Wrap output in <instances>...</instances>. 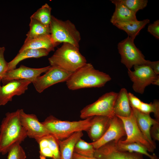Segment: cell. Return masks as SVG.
Masks as SVG:
<instances>
[{
    "label": "cell",
    "instance_id": "14",
    "mask_svg": "<svg viewBox=\"0 0 159 159\" xmlns=\"http://www.w3.org/2000/svg\"><path fill=\"white\" fill-rule=\"evenodd\" d=\"M126 135L122 121L115 115L111 118L109 126L102 137L98 140L91 143L96 150L112 141L117 143L122 137Z\"/></svg>",
    "mask_w": 159,
    "mask_h": 159
},
{
    "label": "cell",
    "instance_id": "13",
    "mask_svg": "<svg viewBox=\"0 0 159 159\" xmlns=\"http://www.w3.org/2000/svg\"><path fill=\"white\" fill-rule=\"evenodd\" d=\"M50 66L45 67L34 68L21 65L17 68L7 71L1 80L3 85L14 80H26L32 83L41 74L46 72Z\"/></svg>",
    "mask_w": 159,
    "mask_h": 159
},
{
    "label": "cell",
    "instance_id": "37",
    "mask_svg": "<svg viewBox=\"0 0 159 159\" xmlns=\"http://www.w3.org/2000/svg\"><path fill=\"white\" fill-rule=\"evenodd\" d=\"M147 65L150 66L154 72L157 75L159 74V61H149Z\"/></svg>",
    "mask_w": 159,
    "mask_h": 159
},
{
    "label": "cell",
    "instance_id": "34",
    "mask_svg": "<svg viewBox=\"0 0 159 159\" xmlns=\"http://www.w3.org/2000/svg\"><path fill=\"white\" fill-rule=\"evenodd\" d=\"M147 31L157 39H159V20H157L148 26Z\"/></svg>",
    "mask_w": 159,
    "mask_h": 159
},
{
    "label": "cell",
    "instance_id": "36",
    "mask_svg": "<svg viewBox=\"0 0 159 159\" xmlns=\"http://www.w3.org/2000/svg\"><path fill=\"white\" fill-rule=\"evenodd\" d=\"M150 134L152 139L154 141L159 140V122L152 126L150 130Z\"/></svg>",
    "mask_w": 159,
    "mask_h": 159
},
{
    "label": "cell",
    "instance_id": "22",
    "mask_svg": "<svg viewBox=\"0 0 159 159\" xmlns=\"http://www.w3.org/2000/svg\"><path fill=\"white\" fill-rule=\"evenodd\" d=\"M49 52L48 50L44 49H29L19 52L16 57L8 62L7 71L16 68L17 64L24 59L29 58H39L47 56Z\"/></svg>",
    "mask_w": 159,
    "mask_h": 159
},
{
    "label": "cell",
    "instance_id": "30",
    "mask_svg": "<svg viewBox=\"0 0 159 159\" xmlns=\"http://www.w3.org/2000/svg\"><path fill=\"white\" fill-rule=\"evenodd\" d=\"M38 143L39 148L40 159H46V158H53V155L49 147L46 136L36 141Z\"/></svg>",
    "mask_w": 159,
    "mask_h": 159
},
{
    "label": "cell",
    "instance_id": "28",
    "mask_svg": "<svg viewBox=\"0 0 159 159\" xmlns=\"http://www.w3.org/2000/svg\"><path fill=\"white\" fill-rule=\"evenodd\" d=\"M140 111L147 114L153 112L155 120L159 121V101L155 100L153 102L150 103L142 102L139 110Z\"/></svg>",
    "mask_w": 159,
    "mask_h": 159
},
{
    "label": "cell",
    "instance_id": "24",
    "mask_svg": "<svg viewBox=\"0 0 159 159\" xmlns=\"http://www.w3.org/2000/svg\"><path fill=\"white\" fill-rule=\"evenodd\" d=\"M30 18L29 30L26 34L24 42L40 36L50 34L49 26L45 25L33 18Z\"/></svg>",
    "mask_w": 159,
    "mask_h": 159
},
{
    "label": "cell",
    "instance_id": "5",
    "mask_svg": "<svg viewBox=\"0 0 159 159\" xmlns=\"http://www.w3.org/2000/svg\"><path fill=\"white\" fill-rule=\"evenodd\" d=\"M49 26L51 37L56 46L68 43L79 48L80 33L70 21H63L52 15Z\"/></svg>",
    "mask_w": 159,
    "mask_h": 159
},
{
    "label": "cell",
    "instance_id": "26",
    "mask_svg": "<svg viewBox=\"0 0 159 159\" xmlns=\"http://www.w3.org/2000/svg\"><path fill=\"white\" fill-rule=\"evenodd\" d=\"M52 8L47 4H45L38 9L30 17L42 24L49 26L52 15Z\"/></svg>",
    "mask_w": 159,
    "mask_h": 159
},
{
    "label": "cell",
    "instance_id": "19",
    "mask_svg": "<svg viewBox=\"0 0 159 159\" xmlns=\"http://www.w3.org/2000/svg\"><path fill=\"white\" fill-rule=\"evenodd\" d=\"M128 93L125 88H122L117 93L114 106V112L115 115L127 117L131 115L132 109L129 100Z\"/></svg>",
    "mask_w": 159,
    "mask_h": 159
},
{
    "label": "cell",
    "instance_id": "39",
    "mask_svg": "<svg viewBox=\"0 0 159 159\" xmlns=\"http://www.w3.org/2000/svg\"><path fill=\"white\" fill-rule=\"evenodd\" d=\"M152 85L159 86V78L156 80L152 83Z\"/></svg>",
    "mask_w": 159,
    "mask_h": 159
},
{
    "label": "cell",
    "instance_id": "7",
    "mask_svg": "<svg viewBox=\"0 0 159 159\" xmlns=\"http://www.w3.org/2000/svg\"><path fill=\"white\" fill-rule=\"evenodd\" d=\"M117 49L121 56V62L128 69H130L135 65H148L149 60L145 59L144 55L135 45L134 41L129 37L118 43Z\"/></svg>",
    "mask_w": 159,
    "mask_h": 159
},
{
    "label": "cell",
    "instance_id": "3",
    "mask_svg": "<svg viewBox=\"0 0 159 159\" xmlns=\"http://www.w3.org/2000/svg\"><path fill=\"white\" fill-rule=\"evenodd\" d=\"M50 66L72 73L87 63L79 48L68 43H63L49 58Z\"/></svg>",
    "mask_w": 159,
    "mask_h": 159
},
{
    "label": "cell",
    "instance_id": "41",
    "mask_svg": "<svg viewBox=\"0 0 159 159\" xmlns=\"http://www.w3.org/2000/svg\"><path fill=\"white\" fill-rule=\"evenodd\" d=\"M1 81V79L0 78V87L1 86L0 85V82Z\"/></svg>",
    "mask_w": 159,
    "mask_h": 159
},
{
    "label": "cell",
    "instance_id": "8",
    "mask_svg": "<svg viewBox=\"0 0 159 159\" xmlns=\"http://www.w3.org/2000/svg\"><path fill=\"white\" fill-rule=\"evenodd\" d=\"M134 71L128 69V76L133 82L132 88L136 92L143 94L145 87L159 78L151 67L146 65L133 66Z\"/></svg>",
    "mask_w": 159,
    "mask_h": 159
},
{
    "label": "cell",
    "instance_id": "16",
    "mask_svg": "<svg viewBox=\"0 0 159 159\" xmlns=\"http://www.w3.org/2000/svg\"><path fill=\"white\" fill-rule=\"evenodd\" d=\"M131 108L139 129L148 141L156 148V144L151 137L150 130L152 126L159 121L152 118L150 114L144 113L132 107Z\"/></svg>",
    "mask_w": 159,
    "mask_h": 159
},
{
    "label": "cell",
    "instance_id": "15",
    "mask_svg": "<svg viewBox=\"0 0 159 159\" xmlns=\"http://www.w3.org/2000/svg\"><path fill=\"white\" fill-rule=\"evenodd\" d=\"M32 82L26 80H14L0 87V106L12 100L13 97L24 94Z\"/></svg>",
    "mask_w": 159,
    "mask_h": 159
},
{
    "label": "cell",
    "instance_id": "9",
    "mask_svg": "<svg viewBox=\"0 0 159 159\" xmlns=\"http://www.w3.org/2000/svg\"><path fill=\"white\" fill-rule=\"evenodd\" d=\"M117 116L122 121L127 136L125 140H120L122 142L124 143H138L145 147L148 151L154 152L155 148L148 141L139 129L132 110L131 115L128 117Z\"/></svg>",
    "mask_w": 159,
    "mask_h": 159
},
{
    "label": "cell",
    "instance_id": "2",
    "mask_svg": "<svg viewBox=\"0 0 159 159\" xmlns=\"http://www.w3.org/2000/svg\"><path fill=\"white\" fill-rule=\"evenodd\" d=\"M111 79L108 74L95 69L92 65L87 63L73 72L66 82L71 90L93 87H101Z\"/></svg>",
    "mask_w": 159,
    "mask_h": 159
},
{
    "label": "cell",
    "instance_id": "33",
    "mask_svg": "<svg viewBox=\"0 0 159 159\" xmlns=\"http://www.w3.org/2000/svg\"><path fill=\"white\" fill-rule=\"evenodd\" d=\"M5 48L0 47V78L1 79L8 71V62L5 60L4 54Z\"/></svg>",
    "mask_w": 159,
    "mask_h": 159
},
{
    "label": "cell",
    "instance_id": "40",
    "mask_svg": "<svg viewBox=\"0 0 159 159\" xmlns=\"http://www.w3.org/2000/svg\"><path fill=\"white\" fill-rule=\"evenodd\" d=\"M154 158L153 159H159L155 154H154Z\"/></svg>",
    "mask_w": 159,
    "mask_h": 159
},
{
    "label": "cell",
    "instance_id": "20",
    "mask_svg": "<svg viewBox=\"0 0 159 159\" xmlns=\"http://www.w3.org/2000/svg\"><path fill=\"white\" fill-rule=\"evenodd\" d=\"M83 135L82 131L74 133L62 140H59L61 159H73L75 145Z\"/></svg>",
    "mask_w": 159,
    "mask_h": 159
},
{
    "label": "cell",
    "instance_id": "17",
    "mask_svg": "<svg viewBox=\"0 0 159 159\" xmlns=\"http://www.w3.org/2000/svg\"><path fill=\"white\" fill-rule=\"evenodd\" d=\"M111 117L93 116L91 124L86 131L92 142L98 140L104 135L109 126Z\"/></svg>",
    "mask_w": 159,
    "mask_h": 159
},
{
    "label": "cell",
    "instance_id": "4",
    "mask_svg": "<svg viewBox=\"0 0 159 159\" xmlns=\"http://www.w3.org/2000/svg\"><path fill=\"white\" fill-rule=\"evenodd\" d=\"M92 117L79 121H70L62 120L51 115L42 122L50 134L58 140H62L75 132L87 131L91 124Z\"/></svg>",
    "mask_w": 159,
    "mask_h": 159
},
{
    "label": "cell",
    "instance_id": "23",
    "mask_svg": "<svg viewBox=\"0 0 159 159\" xmlns=\"http://www.w3.org/2000/svg\"><path fill=\"white\" fill-rule=\"evenodd\" d=\"M150 21L149 19H146L141 21L138 20L117 23L113 25L119 29L124 31L127 34L128 36L134 41L141 30Z\"/></svg>",
    "mask_w": 159,
    "mask_h": 159
},
{
    "label": "cell",
    "instance_id": "11",
    "mask_svg": "<svg viewBox=\"0 0 159 159\" xmlns=\"http://www.w3.org/2000/svg\"><path fill=\"white\" fill-rule=\"evenodd\" d=\"M20 118L21 125L29 138L34 139L37 141L50 134L35 114H26L23 109H21Z\"/></svg>",
    "mask_w": 159,
    "mask_h": 159
},
{
    "label": "cell",
    "instance_id": "1",
    "mask_svg": "<svg viewBox=\"0 0 159 159\" xmlns=\"http://www.w3.org/2000/svg\"><path fill=\"white\" fill-rule=\"evenodd\" d=\"M20 109L7 112L0 126V153H7L14 144H21L27 137L21 122Z\"/></svg>",
    "mask_w": 159,
    "mask_h": 159
},
{
    "label": "cell",
    "instance_id": "21",
    "mask_svg": "<svg viewBox=\"0 0 159 159\" xmlns=\"http://www.w3.org/2000/svg\"><path fill=\"white\" fill-rule=\"evenodd\" d=\"M56 47L52 39L50 34L42 35L24 42L19 52L29 49H44L50 52L54 51Z\"/></svg>",
    "mask_w": 159,
    "mask_h": 159
},
{
    "label": "cell",
    "instance_id": "10",
    "mask_svg": "<svg viewBox=\"0 0 159 159\" xmlns=\"http://www.w3.org/2000/svg\"><path fill=\"white\" fill-rule=\"evenodd\" d=\"M43 75L38 77L32 82L39 93L54 84L66 82L72 73L52 66Z\"/></svg>",
    "mask_w": 159,
    "mask_h": 159
},
{
    "label": "cell",
    "instance_id": "31",
    "mask_svg": "<svg viewBox=\"0 0 159 159\" xmlns=\"http://www.w3.org/2000/svg\"><path fill=\"white\" fill-rule=\"evenodd\" d=\"M7 159H26L25 152L20 144L13 145L8 152Z\"/></svg>",
    "mask_w": 159,
    "mask_h": 159
},
{
    "label": "cell",
    "instance_id": "18",
    "mask_svg": "<svg viewBox=\"0 0 159 159\" xmlns=\"http://www.w3.org/2000/svg\"><path fill=\"white\" fill-rule=\"evenodd\" d=\"M115 6V10L110 19L113 24L120 22L138 20L136 14L129 9L120 0H111Z\"/></svg>",
    "mask_w": 159,
    "mask_h": 159
},
{
    "label": "cell",
    "instance_id": "6",
    "mask_svg": "<svg viewBox=\"0 0 159 159\" xmlns=\"http://www.w3.org/2000/svg\"><path fill=\"white\" fill-rule=\"evenodd\" d=\"M117 95V93L113 91L103 94L95 102L81 110L80 118L84 119L95 116L110 117L114 116V106Z\"/></svg>",
    "mask_w": 159,
    "mask_h": 159
},
{
    "label": "cell",
    "instance_id": "25",
    "mask_svg": "<svg viewBox=\"0 0 159 159\" xmlns=\"http://www.w3.org/2000/svg\"><path fill=\"white\" fill-rule=\"evenodd\" d=\"M115 144L117 148L120 150L140 153L147 156L150 159H153L154 158L153 154L152 155L149 154L147 148L140 143H124L120 140Z\"/></svg>",
    "mask_w": 159,
    "mask_h": 159
},
{
    "label": "cell",
    "instance_id": "35",
    "mask_svg": "<svg viewBox=\"0 0 159 159\" xmlns=\"http://www.w3.org/2000/svg\"><path fill=\"white\" fill-rule=\"evenodd\" d=\"M128 97L130 106L139 110L142 101L131 93H128Z\"/></svg>",
    "mask_w": 159,
    "mask_h": 159
},
{
    "label": "cell",
    "instance_id": "32",
    "mask_svg": "<svg viewBox=\"0 0 159 159\" xmlns=\"http://www.w3.org/2000/svg\"><path fill=\"white\" fill-rule=\"evenodd\" d=\"M46 138L52 153L53 158L52 159H61L59 140L50 134L47 136Z\"/></svg>",
    "mask_w": 159,
    "mask_h": 159
},
{
    "label": "cell",
    "instance_id": "27",
    "mask_svg": "<svg viewBox=\"0 0 159 159\" xmlns=\"http://www.w3.org/2000/svg\"><path fill=\"white\" fill-rule=\"evenodd\" d=\"M95 150L91 143H88L81 138L75 145L74 152L84 156L94 157Z\"/></svg>",
    "mask_w": 159,
    "mask_h": 159
},
{
    "label": "cell",
    "instance_id": "29",
    "mask_svg": "<svg viewBox=\"0 0 159 159\" xmlns=\"http://www.w3.org/2000/svg\"><path fill=\"white\" fill-rule=\"evenodd\" d=\"M121 2L129 9L136 13L147 6V0H120Z\"/></svg>",
    "mask_w": 159,
    "mask_h": 159
},
{
    "label": "cell",
    "instance_id": "38",
    "mask_svg": "<svg viewBox=\"0 0 159 159\" xmlns=\"http://www.w3.org/2000/svg\"><path fill=\"white\" fill-rule=\"evenodd\" d=\"M73 159H97L94 157H87L83 156L74 152L73 155Z\"/></svg>",
    "mask_w": 159,
    "mask_h": 159
},
{
    "label": "cell",
    "instance_id": "12",
    "mask_svg": "<svg viewBox=\"0 0 159 159\" xmlns=\"http://www.w3.org/2000/svg\"><path fill=\"white\" fill-rule=\"evenodd\" d=\"M143 155L138 153L120 150L113 141L95 150L94 157L97 159H144Z\"/></svg>",
    "mask_w": 159,
    "mask_h": 159
}]
</instances>
